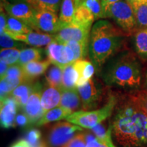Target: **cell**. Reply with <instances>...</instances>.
<instances>
[{"mask_svg": "<svg viewBox=\"0 0 147 147\" xmlns=\"http://www.w3.org/2000/svg\"><path fill=\"white\" fill-rule=\"evenodd\" d=\"M34 84L35 82L34 80H23L9 95L15 100L18 108L21 110L23 109L29 96L32 94L34 87Z\"/></svg>", "mask_w": 147, "mask_h": 147, "instance_id": "17", "label": "cell"}, {"mask_svg": "<svg viewBox=\"0 0 147 147\" xmlns=\"http://www.w3.org/2000/svg\"><path fill=\"white\" fill-rule=\"evenodd\" d=\"M5 77H10V78H25L22 66L18 65V64H14V65H10L9 66L8 70L6 71V73H5V74L1 79H3V78H5Z\"/></svg>", "mask_w": 147, "mask_h": 147, "instance_id": "39", "label": "cell"}, {"mask_svg": "<svg viewBox=\"0 0 147 147\" xmlns=\"http://www.w3.org/2000/svg\"><path fill=\"white\" fill-rule=\"evenodd\" d=\"M138 27H147V2L133 6Z\"/></svg>", "mask_w": 147, "mask_h": 147, "instance_id": "34", "label": "cell"}, {"mask_svg": "<svg viewBox=\"0 0 147 147\" xmlns=\"http://www.w3.org/2000/svg\"><path fill=\"white\" fill-rule=\"evenodd\" d=\"M119 0H102L103 7H104V12L105 18L110 17V7L114 3L117 2Z\"/></svg>", "mask_w": 147, "mask_h": 147, "instance_id": "43", "label": "cell"}, {"mask_svg": "<svg viewBox=\"0 0 147 147\" xmlns=\"http://www.w3.org/2000/svg\"><path fill=\"white\" fill-rule=\"evenodd\" d=\"M18 106L12 97L8 96L1 100L0 121L3 129H10L16 126V117Z\"/></svg>", "mask_w": 147, "mask_h": 147, "instance_id": "13", "label": "cell"}, {"mask_svg": "<svg viewBox=\"0 0 147 147\" xmlns=\"http://www.w3.org/2000/svg\"><path fill=\"white\" fill-rule=\"evenodd\" d=\"M0 45L1 49H18L23 47V44L13 39L12 37L3 32L0 34Z\"/></svg>", "mask_w": 147, "mask_h": 147, "instance_id": "36", "label": "cell"}, {"mask_svg": "<svg viewBox=\"0 0 147 147\" xmlns=\"http://www.w3.org/2000/svg\"><path fill=\"white\" fill-rule=\"evenodd\" d=\"M78 74L73 63L69 64L63 69L61 89H71L77 88Z\"/></svg>", "mask_w": 147, "mask_h": 147, "instance_id": "25", "label": "cell"}, {"mask_svg": "<svg viewBox=\"0 0 147 147\" xmlns=\"http://www.w3.org/2000/svg\"><path fill=\"white\" fill-rule=\"evenodd\" d=\"M94 21V15L87 6L80 4L76 7L72 23L80 25L84 28L91 29Z\"/></svg>", "mask_w": 147, "mask_h": 147, "instance_id": "21", "label": "cell"}, {"mask_svg": "<svg viewBox=\"0 0 147 147\" xmlns=\"http://www.w3.org/2000/svg\"><path fill=\"white\" fill-rule=\"evenodd\" d=\"M8 15L16 18L24 22L33 29L35 9L28 2L10 3L8 2L1 3Z\"/></svg>", "mask_w": 147, "mask_h": 147, "instance_id": "12", "label": "cell"}, {"mask_svg": "<svg viewBox=\"0 0 147 147\" xmlns=\"http://www.w3.org/2000/svg\"><path fill=\"white\" fill-rule=\"evenodd\" d=\"M46 53L48 60L62 69L69 64L74 63V55L70 48L56 40L47 45Z\"/></svg>", "mask_w": 147, "mask_h": 147, "instance_id": "8", "label": "cell"}, {"mask_svg": "<svg viewBox=\"0 0 147 147\" xmlns=\"http://www.w3.org/2000/svg\"><path fill=\"white\" fill-rule=\"evenodd\" d=\"M61 97V88L46 86L42 89L41 95V103L44 111L53 109L60 104Z\"/></svg>", "mask_w": 147, "mask_h": 147, "instance_id": "15", "label": "cell"}, {"mask_svg": "<svg viewBox=\"0 0 147 147\" xmlns=\"http://www.w3.org/2000/svg\"><path fill=\"white\" fill-rule=\"evenodd\" d=\"M42 89L43 87L40 82H35L32 94L30 95L26 104L22 110L29 119V125H35L45 113L42 108L41 103Z\"/></svg>", "mask_w": 147, "mask_h": 147, "instance_id": "9", "label": "cell"}, {"mask_svg": "<svg viewBox=\"0 0 147 147\" xmlns=\"http://www.w3.org/2000/svg\"><path fill=\"white\" fill-rule=\"evenodd\" d=\"M3 5H1V12H0V34L4 32L7 25V14Z\"/></svg>", "mask_w": 147, "mask_h": 147, "instance_id": "41", "label": "cell"}, {"mask_svg": "<svg viewBox=\"0 0 147 147\" xmlns=\"http://www.w3.org/2000/svg\"><path fill=\"white\" fill-rule=\"evenodd\" d=\"M98 74L110 87L136 89L142 82L140 64L130 53L114 56L103 65Z\"/></svg>", "mask_w": 147, "mask_h": 147, "instance_id": "3", "label": "cell"}, {"mask_svg": "<svg viewBox=\"0 0 147 147\" xmlns=\"http://www.w3.org/2000/svg\"><path fill=\"white\" fill-rule=\"evenodd\" d=\"M87 6L93 14L95 20L105 18L102 0H84L82 3Z\"/></svg>", "mask_w": 147, "mask_h": 147, "instance_id": "35", "label": "cell"}, {"mask_svg": "<svg viewBox=\"0 0 147 147\" xmlns=\"http://www.w3.org/2000/svg\"><path fill=\"white\" fill-rule=\"evenodd\" d=\"M134 43L138 54L143 58H147V27L140 29L136 33Z\"/></svg>", "mask_w": 147, "mask_h": 147, "instance_id": "30", "label": "cell"}, {"mask_svg": "<svg viewBox=\"0 0 147 147\" xmlns=\"http://www.w3.org/2000/svg\"><path fill=\"white\" fill-rule=\"evenodd\" d=\"M125 35L121 29L106 20L97 21L90 33L89 53L98 74L103 65L122 49Z\"/></svg>", "mask_w": 147, "mask_h": 147, "instance_id": "2", "label": "cell"}, {"mask_svg": "<svg viewBox=\"0 0 147 147\" xmlns=\"http://www.w3.org/2000/svg\"><path fill=\"white\" fill-rule=\"evenodd\" d=\"M128 98L147 116V90H139L128 95Z\"/></svg>", "mask_w": 147, "mask_h": 147, "instance_id": "32", "label": "cell"}, {"mask_svg": "<svg viewBox=\"0 0 147 147\" xmlns=\"http://www.w3.org/2000/svg\"><path fill=\"white\" fill-rule=\"evenodd\" d=\"M10 36L17 41L24 42L26 45L36 47L47 46L52 42L56 40L55 34H42L34 32L24 34L10 35Z\"/></svg>", "mask_w": 147, "mask_h": 147, "instance_id": "14", "label": "cell"}, {"mask_svg": "<svg viewBox=\"0 0 147 147\" xmlns=\"http://www.w3.org/2000/svg\"><path fill=\"white\" fill-rule=\"evenodd\" d=\"M16 125H18L21 127L29 125V121L27 117L24 113L18 114L16 117Z\"/></svg>", "mask_w": 147, "mask_h": 147, "instance_id": "40", "label": "cell"}, {"mask_svg": "<svg viewBox=\"0 0 147 147\" xmlns=\"http://www.w3.org/2000/svg\"><path fill=\"white\" fill-rule=\"evenodd\" d=\"M51 63L49 60H45L35 61L25 64L22 66L25 78L26 80H34L47 71Z\"/></svg>", "mask_w": 147, "mask_h": 147, "instance_id": "18", "label": "cell"}, {"mask_svg": "<svg viewBox=\"0 0 147 147\" xmlns=\"http://www.w3.org/2000/svg\"><path fill=\"white\" fill-rule=\"evenodd\" d=\"M34 27L36 31H42L47 34H57L61 29L57 13L47 10H35Z\"/></svg>", "mask_w": 147, "mask_h": 147, "instance_id": "10", "label": "cell"}, {"mask_svg": "<svg viewBox=\"0 0 147 147\" xmlns=\"http://www.w3.org/2000/svg\"><path fill=\"white\" fill-rule=\"evenodd\" d=\"M90 131L94 134L97 139L100 140L101 141L110 146H116L113 142V135H112V125L110 121L108 127L106 124L102 122L97 125L94 127L90 129Z\"/></svg>", "mask_w": 147, "mask_h": 147, "instance_id": "24", "label": "cell"}, {"mask_svg": "<svg viewBox=\"0 0 147 147\" xmlns=\"http://www.w3.org/2000/svg\"><path fill=\"white\" fill-rule=\"evenodd\" d=\"M76 8L75 0H62L60 8V14L59 16L61 28L72 23Z\"/></svg>", "mask_w": 147, "mask_h": 147, "instance_id": "22", "label": "cell"}, {"mask_svg": "<svg viewBox=\"0 0 147 147\" xmlns=\"http://www.w3.org/2000/svg\"><path fill=\"white\" fill-rule=\"evenodd\" d=\"M86 147H117V146H111L110 145L106 144L105 142H102L100 140L97 139V137L92 139L91 140L87 142Z\"/></svg>", "mask_w": 147, "mask_h": 147, "instance_id": "42", "label": "cell"}, {"mask_svg": "<svg viewBox=\"0 0 147 147\" xmlns=\"http://www.w3.org/2000/svg\"><path fill=\"white\" fill-rule=\"evenodd\" d=\"M9 66L6 63H5L3 61H1L0 62V76H1V78L4 76L6 73L7 70H8Z\"/></svg>", "mask_w": 147, "mask_h": 147, "instance_id": "45", "label": "cell"}, {"mask_svg": "<svg viewBox=\"0 0 147 147\" xmlns=\"http://www.w3.org/2000/svg\"><path fill=\"white\" fill-rule=\"evenodd\" d=\"M110 17L127 34H131L138 28L133 6L126 0H119L110 5Z\"/></svg>", "mask_w": 147, "mask_h": 147, "instance_id": "6", "label": "cell"}, {"mask_svg": "<svg viewBox=\"0 0 147 147\" xmlns=\"http://www.w3.org/2000/svg\"><path fill=\"white\" fill-rule=\"evenodd\" d=\"M87 142L84 132L78 133L68 142L62 147H86Z\"/></svg>", "mask_w": 147, "mask_h": 147, "instance_id": "38", "label": "cell"}, {"mask_svg": "<svg viewBox=\"0 0 147 147\" xmlns=\"http://www.w3.org/2000/svg\"><path fill=\"white\" fill-rule=\"evenodd\" d=\"M75 2H76V6L78 7V5L81 4L82 0H75Z\"/></svg>", "mask_w": 147, "mask_h": 147, "instance_id": "48", "label": "cell"}, {"mask_svg": "<svg viewBox=\"0 0 147 147\" xmlns=\"http://www.w3.org/2000/svg\"><path fill=\"white\" fill-rule=\"evenodd\" d=\"M110 123L113 139L119 147L147 146V116L129 98L117 104Z\"/></svg>", "mask_w": 147, "mask_h": 147, "instance_id": "1", "label": "cell"}, {"mask_svg": "<svg viewBox=\"0 0 147 147\" xmlns=\"http://www.w3.org/2000/svg\"><path fill=\"white\" fill-rule=\"evenodd\" d=\"M42 137L41 131L38 129H31L27 132L25 139L32 147H38L42 141H40Z\"/></svg>", "mask_w": 147, "mask_h": 147, "instance_id": "37", "label": "cell"}, {"mask_svg": "<svg viewBox=\"0 0 147 147\" xmlns=\"http://www.w3.org/2000/svg\"><path fill=\"white\" fill-rule=\"evenodd\" d=\"M42 58V51L38 48H29L21 51L18 65L23 66L25 64L35 61H40Z\"/></svg>", "mask_w": 147, "mask_h": 147, "instance_id": "28", "label": "cell"}, {"mask_svg": "<svg viewBox=\"0 0 147 147\" xmlns=\"http://www.w3.org/2000/svg\"><path fill=\"white\" fill-rule=\"evenodd\" d=\"M27 2L35 10H47L57 13L61 8L62 0H27Z\"/></svg>", "mask_w": 147, "mask_h": 147, "instance_id": "26", "label": "cell"}, {"mask_svg": "<svg viewBox=\"0 0 147 147\" xmlns=\"http://www.w3.org/2000/svg\"><path fill=\"white\" fill-rule=\"evenodd\" d=\"M8 2L10 3H17L22 2H27V0H1V3Z\"/></svg>", "mask_w": 147, "mask_h": 147, "instance_id": "47", "label": "cell"}, {"mask_svg": "<svg viewBox=\"0 0 147 147\" xmlns=\"http://www.w3.org/2000/svg\"><path fill=\"white\" fill-rule=\"evenodd\" d=\"M117 104L118 98L116 95L110 94L103 107L94 110H79L66 117L65 120L82 128L90 129L110 118Z\"/></svg>", "mask_w": 147, "mask_h": 147, "instance_id": "4", "label": "cell"}, {"mask_svg": "<svg viewBox=\"0 0 147 147\" xmlns=\"http://www.w3.org/2000/svg\"><path fill=\"white\" fill-rule=\"evenodd\" d=\"M38 147H48V146L47 144H46V142H41V143H40V144L38 146Z\"/></svg>", "mask_w": 147, "mask_h": 147, "instance_id": "49", "label": "cell"}, {"mask_svg": "<svg viewBox=\"0 0 147 147\" xmlns=\"http://www.w3.org/2000/svg\"><path fill=\"white\" fill-rule=\"evenodd\" d=\"M91 30V29L84 28L74 23H71L62 27L59 31L55 34V40L61 44H65L71 40L89 43Z\"/></svg>", "mask_w": 147, "mask_h": 147, "instance_id": "11", "label": "cell"}, {"mask_svg": "<svg viewBox=\"0 0 147 147\" xmlns=\"http://www.w3.org/2000/svg\"><path fill=\"white\" fill-rule=\"evenodd\" d=\"M46 72L45 78L47 84L52 87L61 88L63 69L59 66L53 64V65L48 68Z\"/></svg>", "mask_w": 147, "mask_h": 147, "instance_id": "27", "label": "cell"}, {"mask_svg": "<svg viewBox=\"0 0 147 147\" xmlns=\"http://www.w3.org/2000/svg\"><path fill=\"white\" fill-rule=\"evenodd\" d=\"M126 1H128L132 6H135V5L147 2V0H126Z\"/></svg>", "mask_w": 147, "mask_h": 147, "instance_id": "46", "label": "cell"}, {"mask_svg": "<svg viewBox=\"0 0 147 147\" xmlns=\"http://www.w3.org/2000/svg\"><path fill=\"white\" fill-rule=\"evenodd\" d=\"M84 0H82V2H81V4H82V3H83V2H84Z\"/></svg>", "mask_w": 147, "mask_h": 147, "instance_id": "51", "label": "cell"}, {"mask_svg": "<svg viewBox=\"0 0 147 147\" xmlns=\"http://www.w3.org/2000/svg\"><path fill=\"white\" fill-rule=\"evenodd\" d=\"M21 50L18 49H1L0 59L8 65L17 63L19 59Z\"/></svg>", "mask_w": 147, "mask_h": 147, "instance_id": "33", "label": "cell"}, {"mask_svg": "<svg viewBox=\"0 0 147 147\" xmlns=\"http://www.w3.org/2000/svg\"><path fill=\"white\" fill-rule=\"evenodd\" d=\"M82 127L70 122L61 121L51 127L48 131L46 144L48 147H62L73 138Z\"/></svg>", "mask_w": 147, "mask_h": 147, "instance_id": "7", "label": "cell"}, {"mask_svg": "<svg viewBox=\"0 0 147 147\" xmlns=\"http://www.w3.org/2000/svg\"><path fill=\"white\" fill-rule=\"evenodd\" d=\"M73 51L74 55V62L80 59H84L89 53V42L71 40L65 43Z\"/></svg>", "mask_w": 147, "mask_h": 147, "instance_id": "29", "label": "cell"}, {"mask_svg": "<svg viewBox=\"0 0 147 147\" xmlns=\"http://www.w3.org/2000/svg\"><path fill=\"white\" fill-rule=\"evenodd\" d=\"M25 80L26 79L20 78H14L10 77H5L3 79H1V83H0L1 100L9 96L12 91Z\"/></svg>", "mask_w": 147, "mask_h": 147, "instance_id": "31", "label": "cell"}, {"mask_svg": "<svg viewBox=\"0 0 147 147\" xmlns=\"http://www.w3.org/2000/svg\"><path fill=\"white\" fill-rule=\"evenodd\" d=\"M82 102V110H92L100 106L106 94L102 82L93 77L84 84L77 87Z\"/></svg>", "mask_w": 147, "mask_h": 147, "instance_id": "5", "label": "cell"}, {"mask_svg": "<svg viewBox=\"0 0 147 147\" xmlns=\"http://www.w3.org/2000/svg\"><path fill=\"white\" fill-rule=\"evenodd\" d=\"M60 106L69 110L71 113L82 110V102L77 88L61 89Z\"/></svg>", "mask_w": 147, "mask_h": 147, "instance_id": "16", "label": "cell"}, {"mask_svg": "<svg viewBox=\"0 0 147 147\" xmlns=\"http://www.w3.org/2000/svg\"><path fill=\"white\" fill-rule=\"evenodd\" d=\"M32 32H33V29L27 24L16 18L7 16V25L4 32L9 36L27 34Z\"/></svg>", "mask_w": 147, "mask_h": 147, "instance_id": "23", "label": "cell"}, {"mask_svg": "<svg viewBox=\"0 0 147 147\" xmlns=\"http://www.w3.org/2000/svg\"><path fill=\"white\" fill-rule=\"evenodd\" d=\"M10 147H32L30 144L27 142L26 139L18 140L14 143H13Z\"/></svg>", "mask_w": 147, "mask_h": 147, "instance_id": "44", "label": "cell"}, {"mask_svg": "<svg viewBox=\"0 0 147 147\" xmlns=\"http://www.w3.org/2000/svg\"><path fill=\"white\" fill-rule=\"evenodd\" d=\"M73 64L78 74L77 87L86 83L93 77L95 73V65L92 62L86 59H80L75 61Z\"/></svg>", "mask_w": 147, "mask_h": 147, "instance_id": "19", "label": "cell"}, {"mask_svg": "<svg viewBox=\"0 0 147 147\" xmlns=\"http://www.w3.org/2000/svg\"><path fill=\"white\" fill-rule=\"evenodd\" d=\"M146 86H147V72L146 74Z\"/></svg>", "mask_w": 147, "mask_h": 147, "instance_id": "50", "label": "cell"}, {"mask_svg": "<svg viewBox=\"0 0 147 147\" xmlns=\"http://www.w3.org/2000/svg\"><path fill=\"white\" fill-rule=\"evenodd\" d=\"M72 113L69 110L60 106H57L46 112L42 118L36 123L35 126H42L55 121H59L65 119L66 117H68Z\"/></svg>", "mask_w": 147, "mask_h": 147, "instance_id": "20", "label": "cell"}]
</instances>
